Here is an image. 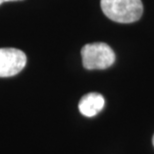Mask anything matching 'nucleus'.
Segmentation results:
<instances>
[{
  "label": "nucleus",
  "instance_id": "7ed1b4c3",
  "mask_svg": "<svg viewBox=\"0 0 154 154\" xmlns=\"http://www.w3.org/2000/svg\"><path fill=\"white\" fill-rule=\"evenodd\" d=\"M26 55L16 48H0V77L18 74L26 65Z\"/></svg>",
  "mask_w": 154,
  "mask_h": 154
},
{
  "label": "nucleus",
  "instance_id": "20e7f679",
  "mask_svg": "<svg viewBox=\"0 0 154 154\" xmlns=\"http://www.w3.org/2000/svg\"><path fill=\"white\" fill-rule=\"evenodd\" d=\"M105 105L104 97L99 93H88L84 95L79 101L78 108L82 115L93 117L98 114Z\"/></svg>",
  "mask_w": 154,
  "mask_h": 154
},
{
  "label": "nucleus",
  "instance_id": "423d86ee",
  "mask_svg": "<svg viewBox=\"0 0 154 154\" xmlns=\"http://www.w3.org/2000/svg\"><path fill=\"white\" fill-rule=\"evenodd\" d=\"M152 142H153V145H154V135H153V139H152Z\"/></svg>",
  "mask_w": 154,
  "mask_h": 154
},
{
  "label": "nucleus",
  "instance_id": "f257e3e1",
  "mask_svg": "<svg viewBox=\"0 0 154 154\" xmlns=\"http://www.w3.org/2000/svg\"><path fill=\"white\" fill-rule=\"evenodd\" d=\"M101 9L109 19L118 23H132L143 13L141 0H101Z\"/></svg>",
  "mask_w": 154,
  "mask_h": 154
},
{
  "label": "nucleus",
  "instance_id": "39448f33",
  "mask_svg": "<svg viewBox=\"0 0 154 154\" xmlns=\"http://www.w3.org/2000/svg\"><path fill=\"white\" fill-rule=\"evenodd\" d=\"M10 1H21V0H0V5L4 2H10Z\"/></svg>",
  "mask_w": 154,
  "mask_h": 154
},
{
  "label": "nucleus",
  "instance_id": "f03ea898",
  "mask_svg": "<svg viewBox=\"0 0 154 154\" xmlns=\"http://www.w3.org/2000/svg\"><path fill=\"white\" fill-rule=\"evenodd\" d=\"M82 63L85 69H106L114 63L115 54L108 44L103 42L89 43L81 49Z\"/></svg>",
  "mask_w": 154,
  "mask_h": 154
}]
</instances>
